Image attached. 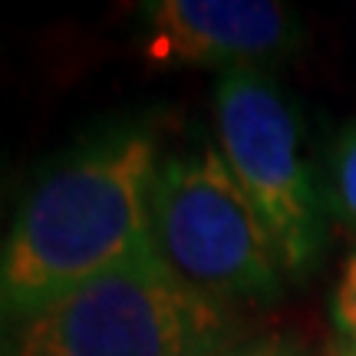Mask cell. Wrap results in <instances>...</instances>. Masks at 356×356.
<instances>
[{
    "label": "cell",
    "instance_id": "6da1fadb",
    "mask_svg": "<svg viewBox=\"0 0 356 356\" xmlns=\"http://www.w3.org/2000/svg\"><path fill=\"white\" fill-rule=\"evenodd\" d=\"M159 145L142 122H113L53 155L0 234V323L122 264L149 234Z\"/></svg>",
    "mask_w": 356,
    "mask_h": 356
},
{
    "label": "cell",
    "instance_id": "277c9868",
    "mask_svg": "<svg viewBox=\"0 0 356 356\" xmlns=\"http://www.w3.org/2000/svg\"><path fill=\"white\" fill-rule=\"evenodd\" d=\"M215 129L218 152L254 204L284 274H307L323 251V215L291 102L264 70L221 73Z\"/></svg>",
    "mask_w": 356,
    "mask_h": 356
},
{
    "label": "cell",
    "instance_id": "3957f363",
    "mask_svg": "<svg viewBox=\"0 0 356 356\" xmlns=\"http://www.w3.org/2000/svg\"><path fill=\"white\" fill-rule=\"evenodd\" d=\"M149 234L175 277L218 304L280 291L277 251L218 145L159 162Z\"/></svg>",
    "mask_w": 356,
    "mask_h": 356
},
{
    "label": "cell",
    "instance_id": "7a4b0ae2",
    "mask_svg": "<svg viewBox=\"0 0 356 356\" xmlns=\"http://www.w3.org/2000/svg\"><path fill=\"white\" fill-rule=\"evenodd\" d=\"M225 343V307L175 277L152 241L53 304L0 323V356H204Z\"/></svg>",
    "mask_w": 356,
    "mask_h": 356
},
{
    "label": "cell",
    "instance_id": "ba28073f",
    "mask_svg": "<svg viewBox=\"0 0 356 356\" xmlns=\"http://www.w3.org/2000/svg\"><path fill=\"white\" fill-rule=\"evenodd\" d=\"M204 356H284V346L277 340H251V343L231 340V343L218 346V350H211Z\"/></svg>",
    "mask_w": 356,
    "mask_h": 356
},
{
    "label": "cell",
    "instance_id": "8992f818",
    "mask_svg": "<svg viewBox=\"0 0 356 356\" xmlns=\"http://www.w3.org/2000/svg\"><path fill=\"white\" fill-rule=\"evenodd\" d=\"M330 202L333 211L356 231V122L337 136L330 152Z\"/></svg>",
    "mask_w": 356,
    "mask_h": 356
},
{
    "label": "cell",
    "instance_id": "5b68a950",
    "mask_svg": "<svg viewBox=\"0 0 356 356\" xmlns=\"http://www.w3.org/2000/svg\"><path fill=\"white\" fill-rule=\"evenodd\" d=\"M300 47V20L274 0H149L142 53L155 66L261 70Z\"/></svg>",
    "mask_w": 356,
    "mask_h": 356
},
{
    "label": "cell",
    "instance_id": "52a82bcc",
    "mask_svg": "<svg viewBox=\"0 0 356 356\" xmlns=\"http://www.w3.org/2000/svg\"><path fill=\"white\" fill-rule=\"evenodd\" d=\"M330 314H333V323L340 327V333L350 340V346H356V251L346 257L343 270H340Z\"/></svg>",
    "mask_w": 356,
    "mask_h": 356
},
{
    "label": "cell",
    "instance_id": "9c48e42d",
    "mask_svg": "<svg viewBox=\"0 0 356 356\" xmlns=\"http://www.w3.org/2000/svg\"><path fill=\"white\" fill-rule=\"evenodd\" d=\"M340 356H356V346H346V350H343Z\"/></svg>",
    "mask_w": 356,
    "mask_h": 356
}]
</instances>
